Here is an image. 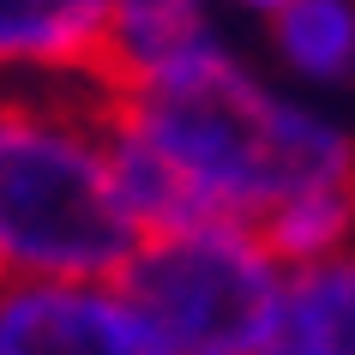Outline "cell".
<instances>
[{
	"instance_id": "obj_8",
	"label": "cell",
	"mask_w": 355,
	"mask_h": 355,
	"mask_svg": "<svg viewBox=\"0 0 355 355\" xmlns=\"http://www.w3.org/2000/svg\"><path fill=\"white\" fill-rule=\"evenodd\" d=\"M349 223H355V187H319V193H301V199H283L253 229L277 265H319L343 247Z\"/></svg>"
},
{
	"instance_id": "obj_9",
	"label": "cell",
	"mask_w": 355,
	"mask_h": 355,
	"mask_svg": "<svg viewBox=\"0 0 355 355\" xmlns=\"http://www.w3.org/2000/svg\"><path fill=\"white\" fill-rule=\"evenodd\" d=\"M277 55L307 78L355 73V6L349 0H289L271 24Z\"/></svg>"
},
{
	"instance_id": "obj_4",
	"label": "cell",
	"mask_w": 355,
	"mask_h": 355,
	"mask_svg": "<svg viewBox=\"0 0 355 355\" xmlns=\"http://www.w3.org/2000/svg\"><path fill=\"white\" fill-rule=\"evenodd\" d=\"M0 355H163L114 283H0Z\"/></svg>"
},
{
	"instance_id": "obj_3",
	"label": "cell",
	"mask_w": 355,
	"mask_h": 355,
	"mask_svg": "<svg viewBox=\"0 0 355 355\" xmlns=\"http://www.w3.org/2000/svg\"><path fill=\"white\" fill-rule=\"evenodd\" d=\"M114 289L163 355H265L289 277L253 223H199L145 235Z\"/></svg>"
},
{
	"instance_id": "obj_6",
	"label": "cell",
	"mask_w": 355,
	"mask_h": 355,
	"mask_svg": "<svg viewBox=\"0 0 355 355\" xmlns=\"http://www.w3.org/2000/svg\"><path fill=\"white\" fill-rule=\"evenodd\" d=\"M114 0H0V67L96 73Z\"/></svg>"
},
{
	"instance_id": "obj_10",
	"label": "cell",
	"mask_w": 355,
	"mask_h": 355,
	"mask_svg": "<svg viewBox=\"0 0 355 355\" xmlns=\"http://www.w3.org/2000/svg\"><path fill=\"white\" fill-rule=\"evenodd\" d=\"M241 6H259V12H283L289 0H241Z\"/></svg>"
},
{
	"instance_id": "obj_5",
	"label": "cell",
	"mask_w": 355,
	"mask_h": 355,
	"mask_svg": "<svg viewBox=\"0 0 355 355\" xmlns=\"http://www.w3.org/2000/svg\"><path fill=\"white\" fill-rule=\"evenodd\" d=\"M199 42H211L205 0H114L109 42H103L91 85L96 96H127L157 73H168L181 55H193Z\"/></svg>"
},
{
	"instance_id": "obj_7",
	"label": "cell",
	"mask_w": 355,
	"mask_h": 355,
	"mask_svg": "<svg viewBox=\"0 0 355 355\" xmlns=\"http://www.w3.org/2000/svg\"><path fill=\"white\" fill-rule=\"evenodd\" d=\"M265 355H355V253L301 265Z\"/></svg>"
},
{
	"instance_id": "obj_2",
	"label": "cell",
	"mask_w": 355,
	"mask_h": 355,
	"mask_svg": "<svg viewBox=\"0 0 355 355\" xmlns=\"http://www.w3.org/2000/svg\"><path fill=\"white\" fill-rule=\"evenodd\" d=\"M139 241L96 109L0 103V277L114 283Z\"/></svg>"
},
{
	"instance_id": "obj_1",
	"label": "cell",
	"mask_w": 355,
	"mask_h": 355,
	"mask_svg": "<svg viewBox=\"0 0 355 355\" xmlns=\"http://www.w3.org/2000/svg\"><path fill=\"white\" fill-rule=\"evenodd\" d=\"M96 121L163 163L199 223H259L283 199L355 187L349 132L265 91L217 42H199L127 96H96Z\"/></svg>"
}]
</instances>
